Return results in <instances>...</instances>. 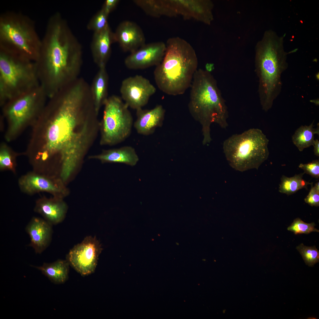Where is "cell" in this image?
Instances as JSON below:
<instances>
[{
  "mask_svg": "<svg viewBox=\"0 0 319 319\" xmlns=\"http://www.w3.org/2000/svg\"><path fill=\"white\" fill-rule=\"evenodd\" d=\"M114 35L115 42L125 52L132 53L146 44L142 30L137 24L131 21L121 22Z\"/></svg>",
  "mask_w": 319,
  "mask_h": 319,
  "instance_id": "9a60e30c",
  "label": "cell"
},
{
  "mask_svg": "<svg viewBox=\"0 0 319 319\" xmlns=\"http://www.w3.org/2000/svg\"><path fill=\"white\" fill-rule=\"evenodd\" d=\"M119 2V0H106L101 9L109 15V14L115 9Z\"/></svg>",
  "mask_w": 319,
  "mask_h": 319,
  "instance_id": "1f68e13d",
  "label": "cell"
},
{
  "mask_svg": "<svg viewBox=\"0 0 319 319\" xmlns=\"http://www.w3.org/2000/svg\"><path fill=\"white\" fill-rule=\"evenodd\" d=\"M287 53L283 37L271 30L266 31L255 48V71L259 80L258 92L263 110L268 111L279 94L281 76L287 68Z\"/></svg>",
  "mask_w": 319,
  "mask_h": 319,
  "instance_id": "277c9868",
  "label": "cell"
},
{
  "mask_svg": "<svg viewBox=\"0 0 319 319\" xmlns=\"http://www.w3.org/2000/svg\"><path fill=\"white\" fill-rule=\"evenodd\" d=\"M63 183L60 179L33 171L22 175L18 180L20 190L25 193L32 195L45 192L61 198L66 192Z\"/></svg>",
  "mask_w": 319,
  "mask_h": 319,
  "instance_id": "4fadbf2b",
  "label": "cell"
},
{
  "mask_svg": "<svg viewBox=\"0 0 319 319\" xmlns=\"http://www.w3.org/2000/svg\"><path fill=\"white\" fill-rule=\"evenodd\" d=\"M92 158L103 162L121 163L131 166L135 165L139 160L135 149L130 146L105 150L101 154Z\"/></svg>",
  "mask_w": 319,
  "mask_h": 319,
  "instance_id": "ffe728a7",
  "label": "cell"
},
{
  "mask_svg": "<svg viewBox=\"0 0 319 319\" xmlns=\"http://www.w3.org/2000/svg\"><path fill=\"white\" fill-rule=\"evenodd\" d=\"M102 248L95 237L88 236L71 249L66 256L69 265L81 275L95 271Z\"/></svg>",
  "mask_w": 319,
  "mask_h": 319,
  "instance_id": "9c48e42d",
  "label": "cell"
},
{
  "mask_svg": "<svg viewBox=\"0 0 319 319\" xmlns=\"http://www.w3.org/2000/svg\"><path fill=\"white\" fill-rule=\"evenodd\" d=\"M52 225L44 219L34 217L27 225L25 230L30 238V246L36 253H41L50 244Z\"/></svg>",
  "mask_w": 319,
  "mask_h": 319,
  "instance_id": "2e32d148",
  "label": "cell"
},
{
  "mask_svg": "<svg viewBox=\"0 0 319 319\" xmlns=\"http://www.w3.org/2000/svg\"><path fill=\"white\" fill-rule=\"evenodd\" d=\"M67 209L66 204L61 198L43 196L36 201L34 211L53 225L60 223L64 220Z\"/></svg>",
  "mask_w": 319,
  "mask_h": 319,
  "instance_id": "e0dca14e",
  "label": "cell"
},
{
  "mask_svg": "<svg viewBox=\"0 0 319 319\" xmlns=\"http://www.w3.org/2000/svg\"><path fill=\"white\" fill-rule=\"evenodd\" d=\"M156 91L148 79L138 75L124 79L120 89L125 103L128 107L136 110L145 105Z\"/></svg>",
  "mask_w": 319,
  "mask_h": 319,
  "instance_id": "8fae6325",
  "label": "cell"
},
{
  "mask_svg": "<svg viewBox=\"0 0 319 319\" xmlns=\"http://www.w3.org/2000/svg\"><path fill=\"white\" fill-rule=\"evenodd\" d=\"M314 188L318 191H319V182L316 183L313 186Z\"/></svg>",
  "mask_w": 319,
  "mask_h": 319,
  "instance_id": "836d02e7",
  "label": "cell"
},
{
  "mask_svg": "<svg viewBox=\"0 0 319 319\" xmlns=\"http://www.w3.org/2000/svg\"><path fill=\"white\" fill-rule=\"evenodd\" d=\"M314 121L309 126H301L292 136V141L300 151H302L305 149L313 146L314 135H319V123L317 128H314Z\"/></svg>",
  "mask_w": 319,
  "mask_h": 319,
  "instance_id": "603a6c76",
  "label": "cell"
},
{
  "mask_svg": "<svg viewBox=\"0 0 319 319\" xmlns=\"http://www.w3.org/2000/svg\"><path fill=\"white\" fill-rule=\"evenodd\" d=\"M133 1L146 14L151 16L171 17L169 0H135Z\"/></svg>",
  "mask_w": 319,
  "mask_h": 319,
  "instance_id": "cb8c5ba5",
  "label": "cell"
},
{
  "mask_svg": "<svg viewBox=\"0 0 319 319\" xmlns=\"http://www.w3.org/2000/svg\"><path fill=\"white\" fill-rule=\"evenodd\" d=\"M166 45L164 58L154 71L155 82L167 94L182 95L190 87L198 69L197 55L190 44L178 37L169 38Z\"/></svg>",
  "mask_w": 319,
  "mask_h": 319,
  "instance_id": "3957f363",
  "label": "cell"
},
{
  "mask_svg": "<svg viewBox=\"0 0 319 319\" xmlns=\"http://www.w3.org/2000/svg\"><path fill=\"white\" fill-rule=\"evenodd\" d=\"M41 43L29 17L12 11L0 15V47L27 59H38Z\"/></svg>",
  "mask_w": 319,
  "mask_h": 319,
  "instance_id": "52a82bcc",
  "label": "cell"
},
{
  "mask_svg": "<svg viewBox=\"0 0 319 319\" xmlns=\"http://www.w3.org/2000/svg\"><path fill=\"white\" fill-rule=\"evenodd\" d=\"M313 146L314 147L313 152L315 155L319 156V141L318 139H315Z\"/></svg>",
  "mask_w": 319,
  "mask_h": 319,
  "instance_id": "d6a6232c",
  "label": "cell"
},
{
  "mask_svg": "<svg viewBox=\"0 0 319 319\" xmlns=\"http://www.w3.org/2000/svg\"><path fill=\"white\" fill-rule=\"evenodd\" d=\"M190 87L188 108L192 116L202 125L203 144H206L211 140L212 123H216L223 128L227 127V108L217 81L210 72L198 69Z\"/></svg>",
  "mask_w": 319,
  "mask_h": 319,
  "instance_id": "5b68a950",
  "label": "cell"
},
{
  "mask_svg": "<svg viewBox=\"0 0 319 319\" xmlns=\"http://www.w3.org/2000/svg\"><path fill=\"white\" fill-rule=\"evenodd\" d=\"M165 112L161 105L151 110H136L137 118L134 126L137 133L145 136L152 133L157 127L162 125Z\"/></svg>",
  "mask_w": 319,
  "mask_h": 319,
  "instance_id": "d6986e66",
  "label": "cell"
},
{
  "mask_svg": "<svg viewBox=\"0 0 319 319\" xmlns=\"http://www.w3.org/2000/svg\"><path fill=\"white\" fill-rule=\"evenodd\" d=\"M101 125V144L113 145L124 141L131 134L133 125L128 106L118 96L113 95L105 101Z\"/></svg>",
  "mask_w": 319,
  "mask_h": 319,
  "instance_id": "ba28073f",
  "label": "cell"
},
{
  "mask_svg": "<svg viewBox=\"0 0 319 319\" xmlns=\"http://www.w3.org/2000/svg\"><path fill=\"white\" fill-rule=\"evenodd\" d=\"M85 87L74 83L54 113L38 119L33 128L35 149L50 159L58 155L60 174L66 178L77 167L90 140L89 121L84 118L83 109L87 94Z\"/></svg>",
  "mask_w": 319,
  "mask_h": 319,
  "instance_id": "6da1fadb",
  "label": "cell"
},
{
  "mask_svg": "<svg viewBox=\"0 0 319 319\" xmlns=\"http://www.w3.org/2000/svg\"><path fill=\"white\" fill-rule=\"evenodd\" d=\"M166 50V43L162 42L145 44L126 58L125 65L131 69L156 66L162 61Z\"/></svg>",
  "mask_w": 319,
  "mask_h": 319,
  "instance_id": "5bb4252c",
  "label": "cell"
},
{
  "mask_svg": "<svg viewBox=\"0 0 319 319\" xmlns=\"http://www.w3.org/2000/svg\"><path fill=\"white\" fill-rule=\"evenodd\" d=\"M99 68V70L94 81L91 90L94 105L97 114L102 104L108 98V77L105 66Z\"/></svg>",
  "mask_w": 319,
  "mask_h": 319,
  "instance_id": "7402d4cb",
  "label": "cell"
},
{
  "mask_svg": "<svg viewBox=\"0 0 319 319\" xmlns=\"http://www.w3.org/2000/svg\"><path fill=\"white\" fill-rule=\"evenodd\" d=\"M114 42V32L109 25L103 30L94 33L91 49L94 61L99 67L105 66L110 56L111 45Z\"/></svg>",
  "mask_w": 319,
  "mask_h": 319,
  "instance_id": "ac0fdd59",
  "label": "cell"
},
{
  "mask_svg": "<svg viewBox=\"0 0 319 319\" xmlns=\"http://www.w3.org/2000/svg\"><path fill=\"white\" fill-rule=\"evenodd\" d=\"M35 95H27L14 102L7 113V127L6 140L10 141L17 137L28 125H32L35 109Z\"/></svg>",
  "mask_w": 319,
  "mask_h": 319,
  "instance_id": "30bf717a",
  "label": "cell"
},
{
  "mask_svg": "<svg viewBox=\"0 0 319 319\" xmlns=\"http://www.w3.org/2000/svg\"><path fill=\"white\" fill-rule=\"evenodd\" d=\"M314 222L307 223L305 222L299 218L295 219L287 230L291 231L295 235L301 234H308L312 232H319V230L315 228Z\"/></svg>",
  "mask_w": 319,
  "mask_h": 319,
  "instance_id": "f1b7e54d",
  "label": "cell"
},
{
  "mask_svg": "<svg viewBox=\"0 0 319 319\" xmlns=\"http://www.w3.org/2000/svg\"><path fill=\"white\" fill-rule=\"evenodd\" d=\"M69 264L66 260L59 259L51 263H43L41 266H34L53 283L63 284L69 277Z\"/></svg>",
  "mask_w": 319,
  "mask_h": 319,
  "instance_id": "44dd1931",
  "label": "cell"
},
{
  "mask_svg": "<svg viewBox=\"0 0 319 319\" xmlns=\"http://www.w3.org/2000/svg\"><path fill=\"white\" fill-rule=\"evenodd\" d=\"M82 54L81 45L66 20L60 13L53 14L48 21L39 56L42 55L54 84L66 78L75 79L81 66Z\"/></svg>",
  "mask_w": 319,
  "mask_h": 319,
  "instance_id": "7a4b0ae2",
  "label": "cell"
},
{
  "mask_svg": "<svg viewBox=\"0 0 319 319\" xmlns=\"http://www.w3.org/2000/svg\"><path fill=\"white\" fill-rule=\"evenodd\" d=\"M0 75L1 86L16 87L25 78L30 64L28 59L0 48Z\"/></svg>",
  "mask_w": 319,
  "mask_h": 319,
  "instance_id": "7c38bea8",
  "label": "cell"
},
{
  "mask_svg": "<svg viewBox=\"0 0 319 319\" xmlns=\"http://www.w3.org/2000/svg\"><path fill=\"white\" fill-rule=\"evenodd\" d=\"M299 167L302 169L305 173L311 175L313 177L318 179L319 178V160H316L306 164L301 163Z\"/></svg>",
  "mask_w": 319,
  "mask_h": 319,
  "instance_id": "f546056e",
  "label": "cell"
},
{
  "mask_svg": "<svg viewBox=\"0 0 319 319\" xmlns=\"http://www.w3.org/2000/svg\"><path fill=\"white\" fill-rule=\"evenodd\" d=\"M108 15L101 9L92 18L87 25V28L94 32L100 31L108 25Z\"/></svg>",
  "mask_w": 319,
  "mask_h": 319,
  "instance_id": "83f0119b",
  "label": "cell"
},
{
  "mask_svg": "<svg viewBox=\"0 0 319 319\" xmlns=\"http://www.w3.org/2000/svg\"><path fill=\"white\" fill-rule=\"evenodd\" d=\"M19 154L13 151L6 144H2L0 149V170L16 173V158Z\"/></svg>",
  "mask_w": 319,
  "mask_h": 319,
  "instance_id": "484cf974",
  "label": "cell"
},
{
  "mask_svg": "<svg viewBox=\"0 0 319 319\" xmlns=\"http://www.w3.org/2000/svg\"><path fill=\"white\" fill-rule=\"evenodd\" d=\"M305 264L312 267L319 262V251L315 246H307L301 243L296 247Z\"/></svg>",
  "mask_w": 319,
  "mask_h": 319,
  "instance_id": "4316f807",
  "label": "cell"
},
{
  "mask_svg": "<svg viewBox=\"0 0 319 319\" xmlns=\"http://www.w3.org/2000/svg\"><path fill=\"white\" fill-rule=\"evenodd\" d=\"M305 173L295 175L291 177L282 175L279 187V191L288 195L292 194L303 188L307 189L308 185L312 184L303 179Z\"/></svg>",
  "mask_w": 319,
  "mask_h": 319,
  "instance_id": "d4e9b609",
  "label": "cell"
},
{
  "mask_svg": "<svg viewBox=\"0 0 319 319\" xmlns=\"http://www.w3.org/2000/svg\"><path fill=\"white\" fill-rule=\"evenodd\" d=\"M305 202L311 206H319V191L315 189L311 184V187L307 196Z\"/></svg>",
  "mask_w": 319,
  "mask_h": 319,
  "instance_id": "4dcf8cb0",
  "label": "cell"
},
{
  "mask_svg": "<svg viewBox=\"0 0 319 319\" xmlns=\"http://www.w3.org/2000/svg\"><path fill=\"white\" fill-rule=\"evenodd\" d=\"M269 141L261 130L251 128L225 140L223 152L230 165L236 170L257 169L268 158Z\"/></svg>",
  "mask_w": 319,
  "mask_h": 319,
  "instance_id": "8992f818",
  "label": "cell"
}]
</instances>
